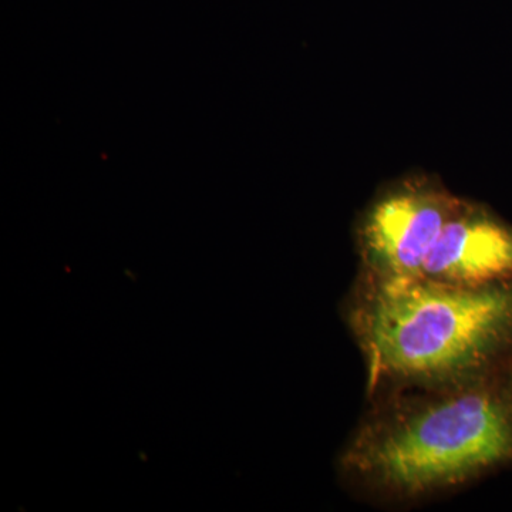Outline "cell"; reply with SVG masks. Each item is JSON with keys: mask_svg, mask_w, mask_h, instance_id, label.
Here are the masks:
<instances>
[{"mask_svg": "<svg viewBox=\"0 0 512 512\" xmlns=\"http://www.w3.org/2000/svg\"><path fill=\"white\" fill-rule=\"evenodd\" d=\"M369 402L339 468L372 500L417 503L512 466V360L466 382Z\"/></svg>", "mask_w": 512, "mask_h": 512, "instance_id": "obj_1", "label": "cell"}, {"mask_svg": "<svg viewBox=\"0 0 512 512\" xmlns=\"http://www.w3.org/2000/svg\"><path fill=\"white\" fill-rule=\"evenodd\" d=\"M346 318L367 399L466 382L512 360V279L470 288L357 276Z\"/></svg>", "mask_w": 512, "mask_h": 512, "instance_id": "obj_2", "label": "cell"}, {"mask_svg": "<svg viewBox=\"0 0 512 512\" xmlns=\"http://www.w3.org/2000/svg\"><path fill=\"white\" fill-rule=\"evenodd\" d=\"M463 200L426 174L386 185L357 220L359 276L373 281L420 278L441 229Z\"/></svg>", "mask_w": 512, "mask_h": 512, "instance_id": "obj_3", "label": "cell"}, {"mask_svg": "<svg viewBox=\"0 0 512 512\" xmlns=\"http://www.w3.org/2000/svg\"><path fill=\"white\" fill-rule=\"evenodd\" d=\"M420 278L470 288L511 281L512 225L464 198L441 229Z\"/></svg>", "mask_w": 512, "mask_h": 512, "instance_id": "obj_4", "label": "cell"}]
</instances>
